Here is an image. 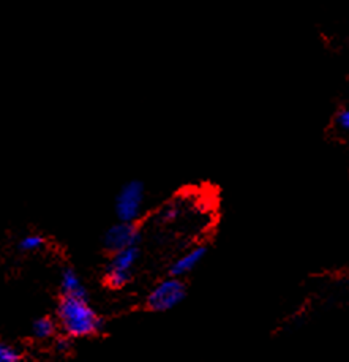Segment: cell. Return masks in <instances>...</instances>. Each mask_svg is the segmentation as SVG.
<instances>
[{"instance_id":"obj_4","label":"cell","mask_w":349,"mask_h":362,"mask_svg":"<svg viewBox=\"0 0 349 362\" xmlns=\"http://www.w3.org/2000/svg\"><path fill=\"white\" fill-rule=\"evenodd\" d=\"M139 258V250L136 245L126 247V249L117 250L107 267V284L114 288L124 286L130 279V272Z\"/></svg>"},{"instance_id":"obj_10","label":"cell","mask_w":349,"mask_h":362,"mask_svg":"<svg viewBox=\"0 0 349 362\" xmlns=\"http://www.w3.org/2000/svg\"><path fill=\"white\" fill-rule=\"evenodd\" d=\"M19 247H21V249L25 250V252L40 250L43 247V238L35 236V234H30V236H25L21 240V244H19Z\"/></svg>"},{"instance_id":"obj_1","label":"cell","mask_w":349,"mask_h":362,"mask_svg":"<svg viewBox=\"0 0 349 362\" xmlns=\"http://www.w3.org/2000/svg\"><path fill=\"white\" fill-rule=\"evenodd\" d=\"M64 331L71 337H87L98 331L100 320L83 296H64L57 308Z\"/></svg>"},{"instance_id":"obj_8","label":"cell","mask_w":349,"mask_h":362,"mask_svg":"<svg viewBox=\"0 0 349 362\" xmlns=\"http://www.w3.org/2000/svg\"><path fill=\"white\" fill-rule=\"evenodd\" d=\"M333 125L335 130L341 135H348L349 136V106H343L333 117Z\"/></svg>"},{"instance_id":"obj_7","label":"cell","mask_w":349,"mask_h":362,"mask_svg":"<svg viewBox=\"0 0 349 362\" xmlns=\"http://www.w3.org/2000/svg\"><path fill=\"white\" fill-rule=\"evenodd\" d=\"M60 286L65 296H85V291L81 284L79 277L76 276L75 271L65 269L62 272V279H60Z\"/></svg>"},{"instance_id":"obj_6","label":"cell","mask_w":349,"mask_h":362,"mask_svg":"<svg viewBox=\"0 0 349 362\" xmlns=\"http://www.w3.org/2000/svg\"><path fill=\"white\" fill-rule=\"evenodd\" d=\"M206 257V247H194V249L188 250L182 257L176 259V263L171 267V274L174 277H184L187 274L196 269V266L204 259Z\"/></svg>"},{"instance_id":"obj_12","label":"cell","mask_w":349,"mask_h":362,"mask_svg":"<svg viewBox=\"0 0 349 362\" xmlns=\"http://www.w3.org/2000/svg\"><path fill=\"white\" fill-rule=\"evenodd\" d=\"M59 346H60V350H66V346H69V344H66L65 340H60L59 341Z\"/></svg>"},{"instance_id":"obj_3","label":"cell","mask_w":349,"mask_h":362,"mask_svg":"<svg viewBox=\"0 0 349 362\" xmlns=\"http://www.w3.org/2000/svg\"><path fill=\"white\" fill-rule=\"evenodd\" d=\"M144 207V187L141 182H130L120 190L116 203V211L120 220L134 222Z\"/></svg>"},{"instance_id":"obj_11","label":"cell","mask_w":349,"mask_h":362,"mask_svg":"<svg viewBox=\"0 0 349 362\" xmlns=\"http://www.w3.org/2000/svg\"><path fill=\"white\" fill-rule=\"evenodd\" d=\"M19 353L15 348L5 344H0V362H18Z\"/></svg>"},{"instance_id":"obj_5","label":"cell","mask_w":349,"mask_h":362,"mask_svg":"<svg viewBox=\"0 0 349 362\" xmlns=\"http://www.w3.org/2000/svg\"><path fill=\"white\" fill-rule=\"evenodd\" d=\"M139 238L138 228L133 225V222H124L119 223L116 226H112L110 231H107L105 243L107 249H111L114 252L126 249V247L136 245Z\"/></svg>"},{"instance_id":"obj_9","label":"cell","mask_w":349,"mask_h":362,"mask_svg":"<svg viewBox=\"0 0 349 362\" xmlns=\"http://www.w3.org/2000/svg\"><path fill=\"white\" fill-rule=\"evenodd\" d=\"M54 329H56V326H54V323L49 318H42L35 321V325H33V334H35V337L38 339L51 337L54 334Z\"/></svg>"},{"instance_id":"obj_2","label":"cell","mask_w":349,"mask_h":362,"mask_svg":"<svg viewBox=\"0 0 349 362\" xmlns=\"http://www.w3.org/2000/svg\"><path fill=\"white\" fill-rule=\"evenodd\" d=\"M185 285L180 277H171L161 281L150 293L147 304L155 312H166L179 305L185 299Z\"/></svg>"}]
</instances>
